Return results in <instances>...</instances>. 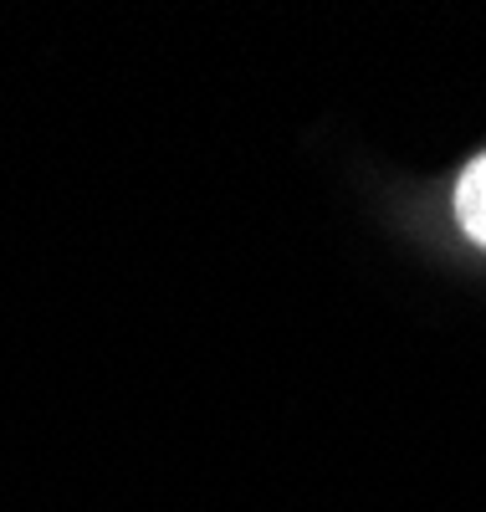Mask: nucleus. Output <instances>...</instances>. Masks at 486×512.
<instances>
[{
    "label": "nucleus",
    "instance_id": "nucleus-1",
    "mask_svg": "<svg viewBox=\"0 0 486 512\" xmlns=\"http://www.w3.org/2000/svg\"><path fill=\"white\" fill-rule=\"evenodd\" d=\"M456 221L466 226L471 241L486 246V154L466 169L461 185H456Z\"/></svg>",
    "mask_w": 486,
    "mask_h": 512
}]
</instances>
